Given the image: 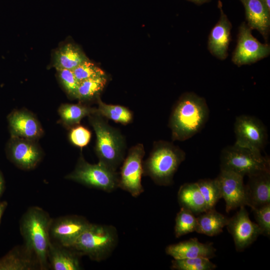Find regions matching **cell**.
I'll list each match as a JSON object with an SVG mask.
<instances>
[{"mask_svg": "<svg viewBox=\"0 0 270 270\" xmlns=\"http://www.w3.org/2000/svg\"><path fill=\"white\" fill-rule=\"evenodd\" d=\"M232 234L236 249L241 252L254 242L262 234L258 224L250 220L248 214L244 206L232 218H229L226 226Z\"/></svg>", "mask_w": 270, "mask_h": 270, "instance_id": "obj_12", "label": "cell"}, {"mask_svg": "<svg viewBox=\"0 0 270 270\" xmlns=\"http://www.w3.org/2000/svg\"><path fill=\"white\" fill-rule=\"evenodd\" d=\"M216 251L212 243H202L196 238L169 245L166 248V254L174 259L194 258L210 259L215 256Z\"/></svg>", "mask_w": 270, "mask_h": 270, "instance_id": "obj_18", "label": "cell"}, {"mask_svg": "<svg viewBox=\"0 0 270 270\" xmlns=\"http://www.w3.org/2000/svg\"><path fill=\"white\" fill-rule=\"evenodd\" d=\"M220 170L230 171L244 176L256 172L270 170V159L261 152L234 144L222 150Z\"/></svg>", "mask_w": 270, "mask_h": 270, "instance_id": "obj_6", "label": "cell"}, {"mask_svg": "<svg viewBox=\"0 0 270 270\" xmlns=\"http://www.w3.org/2000/svg\"><path fill=\"white\" fill-rule=\"evenodd\" d=\"M84 218L67 216L52 220L50 234L56 242L64 246L71 247L90 224Z\"/></svg>", "mask_w": 270, "mask_h": 270, "instance_id": "obj_13", "label": "cell"}, {"mask_svg": "<svg viewBox=\"0 0 270 270\" xmlns=\"http://www.w3.org/2000/svg\"><path fill=\"white\" fill-rule=\"evenodd\" d=\"M66 178L90 188L112 192L118 188L119 176L116 171L102 163L91 164L80 156L74 170Z\"/></svg>", "mask_w": 270, "mask_h": 270, "instance_id": "obj_7", "label": "cell"}, {"mask_svg": "<svg viewBox=\"0 0 270 270\" xmlns=\"http://www.w3.org/2000/svg\"><path fill=\"white\" fill-rule=\"evenodd\" d=\"M190 2H192L196 4H202L206 2H208L210 0H187Z\"/></svg>", "mask_w": 270, "mask_h": 270, "instance_id": "obj_37", "label": "cell"}, {"mask_svg": "<svg viewBox=\"0 0 270 270\" xmlns=\"http://www.w3.org/2000/svg\"><path fill=\"white\" fill-rule=\"evenodd\" d=\"M216 266L204 258L174 259L172 261L171 268L176 270H213Z\"/></svg>", "mask_w": 270, "mask_h": 270, "instance_id": "obj_30", "label": "cell"}, {"mask_svg": "<svg viewBox=\"0 0 270 270\" xmlns=\"http://www.w3.org/2000/svg\"><path fill=\"white\" fill-rule=\"evenodd\" d=\"M80 256L71 248L50 240L48 252L49 268L54 270H81Z\"/></svg>", "mask_w": 270, "mask_h": 270, "instance_id": "obj_20", "label": "cell"}, {"mask_svg": "<svg viewBox=\"0 0 270 270\" xmlns=\"http://www.w3.org/2000/svg\"><path fill=\"white\" fill-rule=\"evenodd\" d=\"M98 108L96 112L104 118L112 120L123 124L130 122L132 114L127 108L120 105L108 104L97 96Z\"/></svg>", "mask_w": 270, "mask_h": 270, "instance_id": "obj_25", "label": "cell"}, {"mask_svg": "<svg viewBox=\"0 0 270 270\" xmlns=\"http://www.w3.org/2000/svg\"><path fill=\"white\" fill-rule=\"evenodd\" d=\"M4 189V182L2 176L0 173V198L3 192Z\"/></svg>", "mask_w": 270, "mask_h": 270, "instance_id": "obj_36", "label": "cell"}, {"mask_svg": "<svg viewBox=\"0 0 270 270\" xmlns=\"http://www.w3.org/2000/svg\"><path fill=\"white\" fill-rule=\"evenodd\" d=\"M174 234L176 238L196 231L197 226L196 218L189 210L181 208L175 220Z\"/></svg>", "mask_w": 270, "mask_h": 270, "instance_id": "obj_28", "label": "cell"}, {"mask_svg": "<svg viewBox=\"0 0 270 270\" xmlns=\"http://www.w3.org/2000/svg\"><path fill=\"white\" fill-rule=\"evenodd\" d=\"M242 4L246 24L257 30L268 43L270 32V9L263 0H240Z\"/></svg>", "mask_w": 270, "mask_h": 270, "instance_id": "obj_17", "label": "cell"}, {"mask_svg": "<svg viewBox=\"0 0 270 270\" xmlns=\"http://www.w3.org/2000/svg\"><path fill=\"white\" fill-rule=\"evenodd\" d=\"M222 6V2L218 0V6L220 11V17L210 33L208 48L212 56L219 60H224L228 56L232 24L224 12Z\"/></svg>", "mask_w": 270, "mask_h": 270, "instance_id": "obj_14", "label": "cell"}, {"mask_svg": "<svg viewBox=\"0 0 270 270\" xmlns=\"http://www.w3.org/2000/svg\"><path fill=\"white\" fill-rule=\"evenodd\" d=\"M52 220L49 214L42 208L32 206L24 214L20 221V232L24 244L36 255L41 270L49 268L48 252Z\"/></svg>", "mask_w": 270, "mask_h": 270, "instance_id": "obj_2", "label": "cell"}, {"mask_svg": "<svg viewBox=\"0 0 270 270\" xmlns=\"http://www.w3.org/2000/svg\"><path fill=\"white\" fill-rule=\"evenodd\" d=\"M185 158L184 152L172 143L164 140L156 142L143 163V174L149 176L157 184L168 186L172 183L174 174Z\"/></svg>", "mask_w": 270, "mask_h": 270, "instance_id": "obj_3", "label": "cell"}, {"mask_svg": "<svg viewBox=\"0 0 270 270\" xmlns=\"http://www.w3.org/2000/svg\"><path fill=\"white\" fill-rule=\"evenodd\" d=\"M268 7L270 9V0H263Z\"/></svg>", "mask_w": 270, "mask_h": 270, "instance_id": "obj_38", "label": "cell"}, {"mask_svg": "<svg viewBox=\"0 0 270 270\" xmlns=\"http://www.w3.org/2000/svg\"><path fill=\"white\" fill-rule=\"evenodd\" d=\"M40 270L34 254L24 244L18 246L0 258V270Z\"/></svg>", "mask_w": 270, "mask_h": 270, "instance_id": "obj_19", "label": "cell"}, {"mask_svg": "<svg viewBox=\"0 0 270 270\" xmlns=\"http://www.w3.org/2000/svg\"><path fill=\"white\" fill-rule=\"evenodd\" d=\"M96 112V108L80 104H63L58 109L61 119L69 126L78 124L83 118Z\"/></svg>", "mask_w": 270, "mask_h": 270, "instance_id": "obj_26", "label": "cell"}, {"mask_svg": "<svg viewBox=\"0 0 270 270\" xmlns=\"http://www.w3.org/2000/svg\"><path fill=\"white\" fill-rule=\"evenodd\" d=\"M178 200L181 208L194 214H200L208 210L205 200L195 183H186L179 188Z\"/></svg>", "mask_w": 270, "mask_h": 270, "instance_id": "obj_23", "label": "cell"}, {"mask_svg": "<svg viewBox=\"0 0 270 270\" xmlns=\"http://www.w3.org/2000/svg\"><path fill=\"white\" fill-rule=\"evenodd\" d=\"M89 120L96 135V152L99 162L116 171L124 159V136L97 112L90 114Z\"/></svg>", "mask_w": 270, "mask_h": 270, "instance_id": "obj_4", "label": "cell"}, {"mask_svg": "<svg viewBox=\"0 0 270 270\" xmlns=\"http://www.w3.org/2000/svg\"><path fill=\"white\" fill-rule=\"evenodd\" d=\"M88 60L78 46L73 43H68L54 52L52 63L56 70L67 69L73 70Z\"/></svg>", "mask_w": 270, "mask_h": 270, "instance_id": "obj_22", "label": "cell"}, {"mask_svg": "<svg viewBox=\"0 0 270 270\" xmlns=\"http://www.w3.org/2000/svg\"><path fill=\"white\" fill-rule=\"evenodd\" d=\"M236 140L234 144L261 152L268 139L266 128L260 120L250 116L236 118L234 126Z\"/></svg>", "mask_w": 270, "mask_h": 270, "instance_id": "obj_10", "label": "cell"}, {"mask_svg": "<svg viewBox=\"0 0 270 270\" xmlns=\"http://www.w3.org/2000/svg\"><path fill=\"white\" fill-rule=\"evenodd\" d=\"M72 71L79 82L86 80L106 75L102 69L90 60L80 64Z\"/></svg>", "mask_w": 270, "mask_h": 270, "instance_id": "obj_31", "label": "cell"}, {"mask_svg": "<svg viewBox=\"0 0 270 270\" xmlns=\"http://www.w3.org/2000/svg\"><path fill=\"white\" fill-rule=\"evenodd\" d=\"M8 203L4 201L0 202V221L2 216L6 208Z\"/></svg>", "mask_w": 270, "mask_h": 270, "instance_id": "obj_35", "label": "cell"}, {"mask_svg": "<svg viewBox=\"0 0 270 270\" xmlns=\"http://www.w3.org/2000/svg\"><path fill=\"white\" fill-rule=\"evenodd\" d=\"M10 157L19 168L30 170L34 168L42 158V152L32 140L14 136L9 150Z\"/></svg>", "mask_w": 270, "mask_h": 270, "instance_id": "obj_16", "label": "cell"}, {"mask_svg": "<svg viewBox=\"0 0 270 270\" xmlns=\"http://www.w3.org/2000/svg\"><path fill=\"white\" fill-rule=\"evenodd\" d=\"M56 70L58 79L67 94L76 98L80 82L76 80L73 71L67 69Z\"/></svg>", "mask_w": 270, "mask_h": 270, "instance_id": "obj_32", "label": "cell"}, {"mask_svg": "<svg viewBox=\"0 0 270 270\" xmlns=\"http://www.w3.org/2000/svg\"><path fill=\"white\" fill-rule=\"evenodd\" d=\"M206 100L193 92L183 94L174 105L168 126L173 140L184 141L200 132L208 120Z\"/></svg>", "mask_w": 270, "mask_h": 270, "instance_id": "obj_1", "label": "cell"}, {"mask_svg": "<svg viewBox=\"0 0 270 270\" xmlns=\"http://www.w3.org/2000/svg\"><path fill=\"white\" fill-rule=\"evenodd\" d=\"M107 82L106 76L84 80L80 82L76 98L80 100H90L98 96Z\"/></svg>", "mask_w": 270, "mask_h": 270, "instance_id": "obj_27", "label": "cell"}, {"mask_svg": "<svg viewBox=\"0 0 270 270\" xmlns=\"http://www.w3.org/2000/svg\"><path fill=\"white\" fill-rule=\"evenodd\" d=\"M256 224L261 230L262 234L270 236V204L252 208Z\"/></svg>", "mask_w": 270, "mask_h": 270, "instance_id": "obj_33", "label": "cell"}, {"mask_svg": "<svg viewBox=\"0 0 270 270\" xmlns=\"http://www.w3.org/2000/svg\"><path fill=\"white\" fill-rule=\"evenodd\" d=\"M196 220V232L212 236L222 232V228L227 225L229 218L213 208L201 213Z\"/></svg>", "mask_w": 270, "mask_h": 270, "instance_id": "obj_24", "label": "cell"}, {"mask_svg": "<svg viewBox=\"0 0 270 270\" xmlns=\"http://www.w3.org/2000/svg\"><path fill=\"white\" fill-rule=\"evenodd\" d=\"M196 184L205 200L208 210L214 208L217 202L222 198L216 178L200 180Z\"/></svg>", "mask_w": 270, "mask_h": 270, "instance_id": "obj_29", "label": "cell"}, {"mask_svg": "<svg viewBox=\"0 0 270 270\" xmlns=\"http://www.w3.org/2000/svg\"><path fill=\"white\" fill-rule=\"evenodd\" d=\"M8 121L14 136L32 140L42 134V129L40 123L28 112H15L10 116Z\"/></svg>", "mask_w": 270, "mask_h": 270, "instance_id": "obj_21", "label": "cell"}, {"mask_svg": "<svg viewBox=\"0 0 270 270\" xmlns=\"http://www.w3.org/2000/svg\"><path fill=\"white\" fill-rule=\"evenodd\" d=\"M244 177L232 172L220 170L216 178L221 197L226 202V212L238 207L247 206Z\"/></svg>", "mask_w": 270, "mask_h": 270, "instance_id": "obj_11", "label": "cell"}, {"mask_svg": "<svg viewBox=\"0 0 270 270\" xmlns=\"http://www.w3.org/2000/svg\"><path fill=\"white\" fill-rule=\"evenodd\" d=\"M270 54V44L260 42L252 36L247 24L242 22L238 28L237 44L232 58V62L238 66L250 64L268 56Z\"/></svg>", "mask_w": 270, "mask_h": 270, "instance_id": "obj_8", "label": "cell"}, {"mask_svg": "<svg viewBox=\"0 0 270 270\" xmlns=\"http://www.w3.org/2000/svg\"><path fill=\"white\" fill-rule=\"evenodd\" d=\"M118 242L114 226L90 223L70 248L80 256H86L92 260L100 262L111 254Z\"/></svg>", "mask_w": 270, "mask_h": 270, "instance_id": "obj_5", "label": "cell"}, {"mask_svg": "<svg viewBox=\"0 0 270 270\" xmlns=\"http://www.w3.org/2000/svg\"><path fill=\"white\" fill-rule=\"evenodd\" d=\"M91 133L82 126H78L72 130L70 134V142L75 146L84 147L90 141Z\"/></svg>", "mask_w": 270, "mask_h": 270, "instance_id": "obj_34", "label": "cell"}, {"mask_svg": "<svg viewBox=\"0 0 270 270\" xmlns=\"http://www.w3.org/2000/svg\"><path fill=\"white\" fill-rule=\"evenodd\" d=\"M246 186L247 206L252 209L270 204V170H261L248 176Z\"/></svg>", "mask_w": 270, "mask_h": 270, "instance_id": "obj_15", "label": "cell"}, {"mask_svg": "<svg viewBox=\"0 0 270 270\" xmlns=\"http://www.w3.org/2000/svg\"><path fill=\"white\" fill-rule=\"evenodd\" d=\"M144 153L142 144H138L133 146L128 150L121 168L118 188L129 192L134 197L139 196L144 191L142 176Z\"/></svg>", "mask_w": 270, "mask_h": 270, "instance_id": "obj_9", "label": "cell"}]
</instances>
